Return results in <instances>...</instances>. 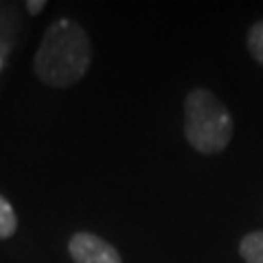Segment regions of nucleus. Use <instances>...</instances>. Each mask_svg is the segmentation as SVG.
Returning a JSON list of instances; mask_svg holds the SVG:
<instances>
[{"instance_id":"obj_6","label":"nucleus","mask_w":263,"mask_h":263,"mask_svg":"<svg viewBox=\"0 0 263 263\" xmlns=\"http://www.w3.org/2000/svg\"><path fill=\"white\" fill-rule=\"evenodd\" d=\"M248 51L254 57V62L263 66V20L254 22L248 31Z\"/></svg>"},{"instance_id":"obj_5","label":"nucleus","mask_w":263,"mask_h":263,"mask_svg":"<svg viewBox=\"0 0 263 263\" xmlns=\"http://www.w3.org/2000/svg\"><path fill=\"white\" fill-rule=\"evenodd\" d=\"M18 228V217H15V211L9 202L0 195V239H7L11 237Z\"/></svg>"},{"instance_id":"obj_7","label":"nucleus","mask_w":263,"mask_h":263,"mask_svg":"<svg viewBox=\"0 0 263 263\" xmlns=\"http://www.w3.org/2000/svg\"><path fill=\"white\" fill-rule=\"evenodd\" d=\"M44 7H46L44 0H29V3H27V9H29L31 15H37L40 11L44 9Z\"/></svg>"},{"instance_id":"obj_2","label":"nucleus","mask_w":263,"mask_h":263,"mask_svg":"<svg viewBox=\"0 0 263 263\" xmlns=\"http://www.w3.org/2000/svg\"><path fill=\"white\" fill-rule=\"evenodd\" d=\"M233 117L211 90H191L184 99V136L200 154L224 152L233 138Z\"/></svg>"},{"instance_id":"obj_8","label":"nucleus","mask_w":263,"mask_h":263,"mask_svg":"<svg viewBox=\"0 0 263 263\" xmlns=\"http://www.w3.org/2000/svg\"><path fill=\"white\" fill-rule=\"evenodd\" d=\"M0 66H3V62H0Z\"/></svg>"},{"instance_id":"obj_1","label":"nucleus","mask_w":263,"mask_h":263,"mask_svg":"<svg viewBox=\"0 0 263 263\" xmlns=\"http://www.w3.org/2000/svg\"><path fill=\"white\" fill-rule=\"evenodd\" d=\"M92 44L79 22L62 18L46 29L35 53V72L46 86L68 88L90 68Z\"/></svg>"},{"instance_id":"obj_4","label":"nucleus","mask_w":263,"mask_h":263,"mask_svg":"<svg viewBox=\"0 0 263 263\" xmlns=\"http://www.w3.org/2000/svg\"><path fill=\"white\" fill-rule=\"evenodd\" d=\"M239 252L246 263H263V233H248L239 243Z\"/></svg>"},{"instance_id":"obj_3","label":"nucleus","mask_w":263,"mask_h":263,"mask_svg":"<svg viewBox=\"0 0 263 263\" xmlns=\"http://www.w3.org/2000/svg\"><path fill=\"white\" fill-rule=\"evenodd\" d=\"M68 252L75 263H123L119 250L92 233H75L68 241Z\"/></svg>"}]
</instances>
